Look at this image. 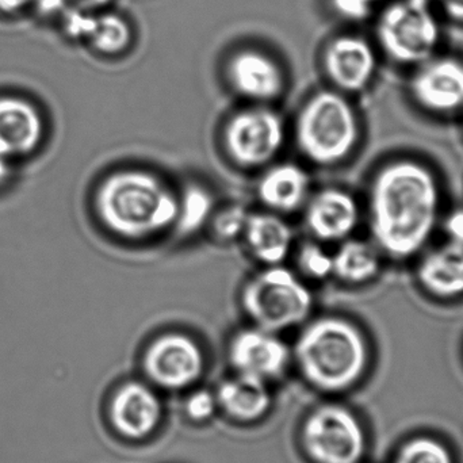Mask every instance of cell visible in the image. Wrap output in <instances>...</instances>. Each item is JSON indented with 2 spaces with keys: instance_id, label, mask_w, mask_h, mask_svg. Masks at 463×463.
<instances>
[{
  "instance_id": "1",
  "label": "cell",
  "mask_w": 463,
  "mask_h": 463,
  "mask_svg": "<svg viewBox=\"0 0 463 463\" xmlns=\"http://www.w3.org/2000/svg\"><path fill=\"white\" fill-rule=\"evenodd\" d=\"M439 184L415 160L381 168L370 190V228L375 244L394 259H407L426 245L439 214Z\"/></svg>"
},
{
  "instance_id": "2",
  "label": "cell",
  "mask_w": 463,
  "mask_h": 463,
  "mask_svg": "<svg viewBox=\"0 0 463 463\" xmlns=\"http://www.w3.org/2000/svg\"><path fill=\"white\" fill-rule=\"evenodd\" d=\"M95 208L109 231L124 239L140 240L174 227L178 197L154 174L124 170L100 184Z\"/></svg>"
},
{
  "instance_id": "3",
  "label": "cell",
  "mask_w": 463,
  "mask_h": 463,
  "mask_svg": "<svg viewBox=\"0 0 463 463\" xmlns=\"http://www.w3.org/2000/svg\"><path fill=\"white\" fill-rule=\"evenodd\" d=\"M293 355L304 380L324 393L353 388L369 364V347L361 329L340 317H321L307 326Z\"/></svg>"
},
{
  "instance_id": "4",
  "label": "cell",
  "mask_w": 463,
  "mask_h": 463,
  "mask_svg": "<svg viewBox=\"0 0 463 463\" xmlns=\"http://www.w3.org/2000/svg\"><path fill=\"white\" fill-rule=\"evenodd\" d=\"M296 138L302 155L320 165L347 159L359 138V125L351 103L334 90L309 98L297 118Z\"/></svg>"
},
{
  "instance_id": "5",
  "label": "cell",
  "mask_w": 463,
  "mask_h": 463,
  "mask_svg": "<svg viewBox=\"0 0 463 463\" xmlns=\"http://www.w3.org/2000/svg\"><path fill=\"white\" fill-rule=\"evenodd\" d=\"M241 301L255 326L275 334L304 323L313 307L309 288L279 264L255 275L245 285Z\"/></svg>"
},
{
  "instance_id": "6",
  "label": "cell",
  "mask_w": 463,
  "mask_h": 463,
  "mask_svg": "<svg viewBox=\"0 0 463 463\" xmlns=\"http://www.w3.org/2000/svg\"><path fill=\"white\" fill-rule=\"evenodd\" d=\"M377 40L386 56L399 64H418L431 59L440 30L429 0H397L377 22Z\"/></svg>"
},
{
  "instance_id": "7",
  "label": "cell",
  "mask_w": 463,
  "mask_h": 463,
  "mask_svg": "<svg viewBox=\"0 0 463 463\" xmlns=\"http://www.w3.org/2000/svg\"><path fill=\"white\" fill-rule=\"evenodd\" d=\"M299 442L313 463H359L366 449L358 419L337 404L316 407L305 418Z\"/></svg>"
},
{
  "instance_id": "8",
  "label": "cell",
  "mask_w": 463,
  "mask_h": 463,
  "mask_svg": "<svg viewBox=\"0 0 463 463\" xmlns=\"http://www.w3.org/2000/svg\"><path fill=\"white\" fill-rule=\"evenodd\" d=\"M203 348L184 334H165L144 353L143 369L152 385L165 391L192 388L205 373Z\"/></svg>"
},
{
  "instance_id": "9",
  "label": "cell",
  "mask_w": 463,
  "mask_h": 463,
  "mask_svg": "<svg viewBox=\"0 0 463 463\" xmlns=\"http://www.w3.org/2000/svg\"><path fill=\"white\" fill-rule=\"evenodd\" d=\"M224 140L234 163L241 167H260L271 162L282 148L285 125L269 109H247L231 119Z\"/></svg>"
},
{
  "instance_id": "10",
  "label": "cell",
  "mask_w": 463,
  "mask_h": 463,
  "mask_svg": "<svg viewBox=\"0 0 463 463\" xmlns=\"http://www.w3.org/2000/svg\"><path fill=\"white\" fill-rule=\"evenodd\" d=\"M165 416L159 394L148 383H122L109 404V420L114 431L128 440L148 439L159 429Z\"/></svg>"
},
{
  "instance_id": "11",
  "label": "cell",
  "mask_w": 463,
  "mask_h": 463,
  "mask_svg": "<svg viewBox=\"0 0 463 463\" xmlns=\"http://www.w3.org/2000/svg\"><path fill=\"white\" fill-rule=\"evenodd\" d=\"M228 83L240 97L253 102H271L285 90V73L279 62L259 48L237 49L225 64Z\"/></svg>"
},
{
  "instance_id": "12",
  "label": "cell",
  "mask_w": 463,
  "mask_h": 463,
  "mask_svg": "<svg viewBox=\"0 0 463 463\" xmlns=\"http://www.w3.org/2000/svg\"><path fill=\"white\" fill-rule=\"evenodd\" d=\"M326 78L343 92L366 89L377 70L372 43L356 34H339L326 43L321 56Z\"/></svg>"
},
{
  "instance_id": "13",
  "label": "cell",
  "mask_w": 463,
  "mask_h": 463,
  "mask_svg": "<svg viewBox=\"0 0 463 463\" xmlns=\"http://www.w3.org/2000/svg\"><path fill=\"white\" fill-rule=\"evenodd\" d=\"M288 345L267 329H244L239 332L230 345V361L237 374L271 383L285 374L290 364Z\"/></svg>"
},
{
  "instance_id": "14",
  "label": "cell",
  "mask_w": 463,
  "mask_h": 463,
  "mask_svg": "<svg viewBox=\"0 0 463 463\" xmlns=\"http://www.w3.org/2000/svg\"><path fill=\"white\" fill-rule=\"evenodd\" d=\"M415 102L432 113H453L463 108V61L439 57L421 62L410 81Z\"/></svg>"
},
{
  "instance_id": "15",
  "label": "cell",
  "mask_w": 463,
  "mask_h": 463,
  "mask_svg": "<svg viewBox=\"0 0 463 463\" xmlns=\"http://www.w3.org/2000/svg\"><path fill=\"white\" fill-rule=\"evenodd\" d=\"M305 222L320 241H345L359 222V206L350 193L321 190L307 201Z\"/></svg>"
},
{
  "instance_id": "16",
  "label": "cell",
  "mask_w": 463,
  "mask_h": 463,
  "mask_svg": "<svg viewBox=\"0 0 463 463\" xmlns=\"http://www.w3.org/2000/svg\"><path fill=\"white\" fill-rule=\"evenodd\" d=\"M43 119L38 109L18 97H0V157L27 156L43 141Z\"/></svg>"
},
{
  "instance_id": "17",
  "label": "cell",
  "mask_w": 463,
  "mask_h": 463,
  "mask_svg": "<svg viewBox=\"0 0 463 463\" xmlns=\"http://www.w3.org/2000/svg\"><path fill=\"white\" fill-rule=\"evenodd\" d=\"M216 397L219 410L237 423L260 420L272 405L269 383L241 374L224 381L217 389Z\"/></svg>"
},
{
  "instance_id": "18",
  "label": "cell",
  "mask_w": 463,
  "mask_h": 463,
  "mask_svg": "<svg viewBox=\"0 0 463 463\" xmlns=\"http://www.w3.org/2000/svg\"><path fill=\"white\" fill-rule=\"evenodd\" d=\"M418 279L427 293L438 298L463 296V247L449 242L424 256Z\"/></svg>"
},
{
  "instance_id": "19",
  "label": "cell",
  "mask_w": 463,
  "mask_h": 463,
  "mask_svg": "<svg viewBox=\"0 0 463 463\" xmlns=\"http://www.w3.org/2000/svg\"><path fill=\"white\" fill-rule=\"evenodd\" d=\"M258 194L259 200L271 211L291 213L307 201L309 176L291 163L275 165L259 182Z\"/></svg>"
},
{
  "instance_id": "20",
  "label": "cell",
  "mask_w": 463,
  "mask_h": 463,
  "mask_svg": "<svg viewBox=\"0 0 463 463\" xmlns=\"http://www.w3.org/2000/svg\"><path fill=\"white\" fill-rule=\"evenodd\" d=\"M242 237L253 256L267 266L285 260L293 245V231L272 213L250 214Z\"/></svg>"
},
{
  "instance_id": "21",
  "label": "cell",
  "mask_w": 463,
  "mask_h": 463,
  "mask_svg": "<svg viewBox=\"0 0 463 463\" xmlns=\"http://www.w3.org/2000/svg\"><path fill=\"white\" fill-rule=\"evenodd\" d=\"M332 275L348 285H362L377 277L381 269L377 248L364 240L347 239L332 255Z\"/></svg>"
},
{
  "instance_id": "22",
  "label": "cell",
  "mask_w": 463,
  "mask_h": 463,
  "mask_svg": "<svg viewBox=\"0 0 463 463\" xmlns=\"http://www.w3.org/2000/svg\"><path fill=\"white\" fill-rule=\"evenodd\" d=\"M133 38L135 32L129 19L106 8L94 14L86 41L100 56L114 57L129 51Z\"/></svg>"
},
{
  "instance_id": "23",
  "label": "cell",
  "mask_w": 463,
  "mask_h": 463,
  "mask_svg": "<svg viewBox=\"0 0 463 463\" xmlns=\"http://www.w3.org/2000/svg\"><path fill=\"white\" fill-rule=\"evenodd\" d=\"M214 214V201L211 193L201 186H189L178 197L175 224L181 233L192 234L205 227Z\"/></svg>"
},
{
  "instance_id": "24",
  "label": "cell",
  "mask_w": 463,
  "mask_h": 463,
  "mask_svg": "<svg viewBox=\"0 0 463 463\" xmlns=\"http://www.w3.org/2000/svg\"><path fill=\"white\" fill-rule=\"evenodd\" d=\"M394 463H453V458L442 443L421 437L405 443Z\"/></svg>"
},
{
  "instance_id": "25",
  "label": "cell",
  "mask_w": 463,
  "mask_h": 463,
  "mask_svg": "<svg viewBox=\"0 0 463 463\" xmlns=\"http://www.w3.org/2000/svg\"><path fill=\"white\" fill-rule=\"evenodd\" d=\"M250 213L242 206L232 205L212 217L214 236L222 241H233L244 234Z\"/></svg>"
},
{
  "instance_id": "26",
  "label": "cell",
  "mask_w": 463,
  "mask_h": 463,
  "mask_svg": "<svg viewBox=\"0 0 463 463\" xmlns=\"http://www.w3.org/2000/svg\"><path fill=\"white\" fill-rule=\"evenodd\" d=\"M298 267L301 272L312 279H324L332 275V255L315 242H307L299 250Z\"/></svg>"
},
{
  "instance_id": "27",
  "label": "cell",
  "mask_w": 463,
  "mask_h": 463,
  "mask_svg": "<svg viewBox=\"0 0 463 463\" xmlns=\"http://www.w3.org/2000/svg\"><path fill=\"white\" fill-rule=\"evenodd\" d=\"M217 411H219V402H217L216 393L206 389L193 392L184 402V413L187 419L194 423H205L211 420Z\"/></svg>"
},
{
  "instance_id": "28",
  "label": "cell",
  "mask_w": 463,
  "mask_h": 463,
  "mask_svg": "<svg viewBox=\"0 0 463 463\" xmlns=\"http://www.w3.org/2000/svg\"><path fill=\"white\" fill-rule=\"evenodd\" d=\"M377 0H332L335 10L348 19H364Z\"/></svg>"
},
{
  "instance_id": "29",
  "label": "cell",
  "mask_w": 463,
  "mask_h": 463,
  "mask_svg": "<svg viewBox=\"0 0 463 463\" xmlns=\"http://www.w3.org/2000/svg\"><path fill=\"white\" fill-rule=\"evenodd\" d=\"M445 231L450 242L463 247V208L457 209L446 219Z\"/></svg>"
},
{
  "instance_id": "30",
  "label": "cell",
  "mask_w": 463,
  "mask_h": 463,
  "mask_svg": "<svg viewBox=\"0 0 463 463\" xmlns=\"http://www.w3.org/2000/svg\"><path fill=\"white\" fill-rule=\"evenodd\" d=\"M70 7L78 8L89 13H98L106 10L113 0H65Z\"/></svg>"
},
{
  "instance_id": "31",
  "label": "cell",
  "mask_w": 463,
  "mask_h": 463,
  "mask_svg": "<svg viewBox=\"0 0 463 463\" xmlns=\"http://www.w3.org/2000/svg\"><path fill=\"white\" fill-rule=\"evenodd\" d=\"M449 18L463 24V0H438Z\"/></svg>"
},
{
  "instance_id": "32",
  "label": "cell",
  "mask_w": 463,
  "mask_h": 463,
  "mask_svg": "<svg viewBox=\"0 0 463 463\" xmlns=\"http://www.w3.org/2000/svg\"><path fill=\"white\" fill-rule=\"evenodd\" d=\"M34 0H0V13L13 14L29 5Z\"/></svg>"
},
{
  "instance_id": "33",
  "label": "cell",
  "mask_w": 463,
  "mask_h": 463,
  "mask_svg": "<svg viewBox=\"0 0 463 463\" xmlns=\"http://www.w3.org/2000/svg\"><path fill=\"white\" fill-rule=\"evenodd\" d=\"M8 174V160L0 157V182L7 176Z\"/></svg>"
}]
</instances>
